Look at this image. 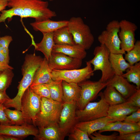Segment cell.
I'll use <instances>...</instances> for the list:
<instances>
[{
  "label": "cell",
  "mask_w": 140,
  "mask_h": 140,
  "mask_svg": "<svg viewBox=\"0 0 140 140\" xmlns=\"http://www.w3.org/2000/svg\"><path fill=\"white\" fill-rule=\"evenodd\" d=\"M8 6H16L23 10L22 18H33L36 21L50 19L57 16L55 12L48 8L47 1L42 0H8Z\"/></svg>",
  "instance_id": "obj_1"
},
{
  "label": "cell",
  "mask_w": 140,
  "mask_h": 140,
  "mask_svg": "<svg viewBox=\"0 0 140 140\" xmlns=\"http://www.w3.org/2000/svg\"><path fill=\"white\" fill-rule=\"evenodd\" d=\"M43 59L40 56L36 55L35 53L26 55L21 68L23 77L17 87V94L12 99L13 101L15 103H20L23 94L32 84L35 72Z\"/></svg>",
  "instance_id": "obj_2"
},
{
  "label": "cell",
  "mask_w": 140,
  "mask_h": 140,
  "mask_svg": "<svg viewBox=\"0 0 140 140\" xmlns=\"http://www.w3.org/2000/svg\"><path fill=\"white\" fill-rule=\"evenodd\" d=\"M40 110L36 116L35 125L38 128L58 124L63 102L41 97Z\"/></svg>",
  "instance_id": "obj_3"
},
{
  "label": "cell",
  "mask_w": 140,
  "mask_h": 140,
  "mask_svg": "<svg viewBox=\"0 0 140 140\" xmlns=\"http://www.w3.org/2000/svg\"><path fill=\"white\" fill-rule=\"evenodd\" d=\"M75 45L86 50L90 48L94 41V37L88 25L80 17H72L67 26Z\"/></svg>",
  "instance_id": "obj_4"
},
{
  "label": "cell",
  "mask_w": 140,
  "mask_h": 140,
  "mask_svg": "<svg viewBox=\"0 0 140 140\" xmlns=\"http://www.w3.org/2000/svg\"><path fill=\"white\" fill-rule=\"evenodd\" d=\"M110 52L108 48L103 44L95 47L93 54L94 57L89 61L94 66V71L100 70L102 75L99 80L106 82L111 79L115 74L112 68L109 59Z\"/></svg>",
  "instance_id": "obj_5"
},
{
  "label": "cell",
  "mask_w": 140,
  "mask_h": 140,
  "mask_svg": "<svg viewBox=\"0 0 140 140\" xmlns=\"http://www.w3.org/2000/svg\"><path fill=\"white\" fill-rule=\"evenodd\" d=\"M94 71L89 61L86 62V66L82 68L70 70L52 69L51 76L53 81L64 80L68 82L80 83L88 80L93 76Z\"/></svg>",
  "instance_id": "obj_6"
},
{
  "label": "cell",
  "mask_w": 140,
  "mask_h": 140,
  "mask_svg": "<svg viewBox=\"0 0 140 140\" xmlns=\"http://www.w3.org/2000/svg\"><path fill=\"white\" fill-rule=\"evenodd\" d=\"M119 22L113 20L107 25L106 30L102 32L98 37L101 44L104 45L110 53L124 54L125 52L121 48V41L118 36Z\"/></svg>",
  "instance_id": "obj_7"
},
{
  "label": "cell",
  "mask_w": 140,
  "mask_h": 140,
  "mask_svg": "<svg viewBox=\"0 0 140 140\" xmlns=\"http://www.w3.org/2000/svg\"><path fill=\"white\" fill-rule=\"evenodd\" d=\"M98 95L100 97L98 102H89L82 110H76V114L79 122L89 121L107 116L109 106L104 98L102 92Z\"/></svg>",
  "instance_id": "obj_8"
},
{
  "label": "cell",
  "mask_w": 140,
  "mask_h": 140,
  "mask_svg": "<svg viewBox=\"0 0 140 140\" xmlns=\"http://www.w3.org/2000/svg\"><path fill=\"white\" fill-rule=\"evenodd\" d=\"M76 102H63L58 123L60 131L64 139L79 122L76 116Z\"/></svg>",
  "instance_id": "obj_9"
},
{
  "label": "cell",
  "mask_w": 140,
  "mask_h": 140,
  "mask_svg": "<svg viewBox=\"0 0 140 140\" xmlns=\"http://www.w3.org/2000/svg\"><path fill=\"white\" fill-rule=\"evenodd\" d=\"M108 82L87 80L78 83L81 88L80 97L76 102L77 108L82 110L87 104L95 99L99 93L108 85Z\"/></svg>",
  "instance_id": "obj_10"
},
{
  "label": "cell",
  "mask_w": 140,
  "mask_h": 140,
  "mask_svg": "<svg viewBox=\"0 0 140 140\" xmlns=\"http://www.w3.org/2000/svg\"><path fill=\"white\" fill-rule=\"evenodd\" d=\"M41 98L29 87L24 92L21 99L20 111L23 116L27 122H32L35 126L36 117L41 107Z\"/></svg>",
  "instance_id": "obj_11"
},
{
  "label": "cell",
  "mask_w": 140,
  "mask_h": 140,
  "mask_svg": "<svg viewBox=\"0 0 140 140\" xmlns=\"http://www.w3.org/2000/svg\"><path fill=\"white\" fill-rule=\"evenodd\" d=\"M118 36L121 41V49L127 52L134 47L135 43V32L137 27L135 24L123 19L119 22Z\"/></svg>",
  "instance_id": "obj_12"
},
{
  "label": "cell",
  "mask_w": 140,
  "mask_h": 140,
  "mask_svg": "<svg viewBox=\"0 0 140 140\" xmlns=\"http://www.w3.org/2000/svg\"><path fill=\"white\" fill-rule=\"evenodd\" d=\"M48 61L51 71L70 70L80 67L82 60L72 58L60 53L52 52Z\"/></svg>",
  "instance_id": "obj_13"
},
{
  "label": "cell",
  "mask_w": 140,
  "mask_h": 140,
  "mask_svg": "<svg viewBox=\"0 0 140 140\" xmlns=\"http://www.w3.org/2000/svg\"><path fill=\"white\" fill-rule=\"evenodd\" d=\"M39 130L33 125L26 123L21 125L0 124V135L11 136L23 139L29 135L36 137Z\"/></svg>",
  "instance_id": "obj_14"
},
{
  "label": "cell",
  "mask_w": 140,
  "mask_h": 140,
  "mask_svg": "<svg viewBox=\"0 0 140 140\" xmlns=\"http://www.w3.org/2000/svg\"><path fill=\"white\" fill-rule=\"evenodd\" d=\"M107 82L108 85L114 87L126 99L137 90L136 86L131 84L122 75H115L111 79Z\"/></svg>",
  "instance_id": "obj_15"
},
{
  "label": "cell",
  "mask_w": 140,
  "mask_h": 140,
  "mask_svg": "<svg viewBox=\"0 0 140 140\" xmlns=\"http://www.w3.org/2000/svg\"><path fill=\"white\" fill-rule=\"evenodd\" d=\"M139 108L130 104L126 101L117 104L109 106L107 116L116 121H123L127 116L136 111Z\"/></svg>",
  "instance_id": "obj_16"
},
{
  "label": "cell",
  "mask_w": 140,
  "mask_h": 140,
  "mask_svg": "<svg viewBox=\"0 0 140 140\" xmlns=\"http://www.w3.org/2000/svg\"><path fill=\"white\" fill-rule=\"evenodd\" d=\"M115 121L107 116L92 120L79 122L75 127L86 131L89 135L101 129L108 123Z\"/></svg>",
  "instance_id": "obj_17"
},
{
  "label": "cell",
  "mask_w": 140,
  "mask_h": 140,
  "mask_svg": "<svg viewBox=\"0 0 140 140\" xmlns=\"http://www.w3.org/2000/svg\"><path fill=\"white\" fill-rule=\"evenodd\" d=\"M68 20L54 21L50 19L31 23L30 25L34 30L40 31L42 33L53 32L58 29L67 26Z\"/></svg>",
  "instance_id": "obj_18"
},
{
  "label": "cell",
  "mask_w": 140,
  "mask_h": 140,
  "mask_svg": "<svg viewBox=\"0 0 140 140\" xmlns=\"http://www.w3.org/2000/svg\"><path fill=\"white\" fill-rule=\"evenodd\" d=\"M86 50L78 45L55 44L52 52L60 53L69 57L83 60L86 57Z\"/></svg>",
  "instance_id": "obj_19"
},
{
  "label": "cell",
  "mask_w": 140,
  "mask_h": 140,
  "mask_svg": "<svg viewBox=\"0 0 140 140\" xmlns=\"http://www.w3.org/2000/svg\"><path fill=\"white\" fill-rule=\"evenodd\" d=\"M51 71L48 61L45 58L34 74L31 85L39 84H47L53 80L51 76Z\"/></svg>",
  "instance_id": "obj_20"
},
{
  "label": "cell",
  "mask_w": 140,
  "mask_h": 140,
  "mask_svg": "<svg viewBox=\"0 0 140 140\" xmlns=\"http://www.w3.org/2000/svg\"><path fill=\"white\" fill-rule=\"evenodd\" d=\"M62 85L63 102H76L80 97L81 90L78 83L62 80Z\"/></svg>",
  "instance_id": "obj_21"
},
{
  "label": "cell",
  "mask_w": 140,
  "mask_h": 140,
  "mask_svg": "<svg viewBox=\"0 0 140 140\" xmlns=\"http://www.w3.org/2000/svg\"><path fill=\"white\" fill-rule=\"evenodd\" d=\"M39 133L34 139L38 140H63L58 124L38 128Z\"/></svg>",
  "instance_id": "obj_22"
},
{
  "label": "cell",
  "mask_w": 140,
  "mask_h": 140,
  "mask_svg": "<svg viewBox=\"0 0 140 140\" xmlns=\"http://www.w3.org/2000/svg\"><path fill=\"white\" fill-rule=\"evenodd\" d=\"M42 33L43 37L42 40L39 43H36L34 47L36 50L42 52L48 61L55 44L53 39V32Z\"/></svg>",
  "instance_id": "obj_23"
},
{
  "label": "cell",
  "mask_w": 140,
  "mask_h": 140,
  "mask_svg": "<svg viewBox=\"0 0 140 140\" xmlns=\"http://www.w3.org/2000/svg\"><path fill=\"white\" fill-rule=\"evenodd\" d=\"M109 59L112 69L115 75H122L123 72L130 66L126 61L122 54L110 53Z\"/></svg>",
  "instance_id": "obj_24"
},
{
  "label": "cell",
  "mask_w": 140,
  "mask_h": 140,
  "mask_svg": "<svg viewBox=\"0 0 140 140\" xmlns=\"http://www.w3.org/2000/svg\"><path fill=\"white\" fill-rule=\"evenodd\" d=\"M53 39L56 44L75 45L67 26L61 27L53 32Z\"/></svg>",
  "instance_id": "obj_25"
},
{
  "label": "cell",
  "mask_w": 140,
  "mask_h": 140,
  "mask_svg": "<svg viewBox=\"0 0 140 140\" xmlns=\"http://www.w3.org/2000/svg\"><path fill=\"white\" fill-rule=\"evenodd\" d=\"M103 92V95L106 102L109 106H113L126 101L124 98L114 87L108 85Z\"/></svg>",
  "instance_id": "obj_26"
},
{
  "label": "cell",
  "mask_w": 140,
  "mask_h": 140,
  "mask_svg": "<svg viewBox=\"0 0 140 140\" xmlns=\"http://www.w3.org/2000/svg\"><path fill=\"white\" fill-rule=\"evenodd\" d=\"M129 70L122 76L129 82H132L136 85L137 89L140 88V62L131 65Z\"/></svg>",
  "instance_id": "obj_27"
},
{
  "label": "cell",
  "mask_w": 140,
  "mask_h": 140,
  "mask_svg": "<svg viewBox=\"0 0 140 140\" xmlns=\"http://www.w3.org/2000/svg\"><path fill=\"white\" fill-rule=\"evenodd\" d=\"M62 81L52 80L49 83L46 84L50 92V99L61 102H63Z\"/></svg>",
  "instance_id": "obj_28"
},
{
  "label": "cell",
  "mask_w": 140,
  "mask_h": 140,
  "mask_svg": "<svg viewBox=\"0 0 140 140\" xmlns=\"http://www.w3.org/2000/svg\"><path fill=\"white\" fill-rule=\"evenodd\" d=\"M4 111L11 125H21L27 123L21 111L16 109L12 110L6 108Z\"/></svg>",
  "instance_id": "obj_29"
},
{
  "label": "cell",
  "mask_w": 140,
  "mask_h": 140,
  "mask_svg": "<svg viewBox=\"0 0 140 140\" xmlns=\"http://www.w3.org/2000/svg\"><path fill=\"white\" fill-rule=\"evenodd\" d=\"M125 54L124 59L131 66L140 62V41L138 40L135 43L134 47L127 52Z\"/></svg>",
  "instance_id": "obj_30"
},
{
  "label": "cell",
  "mask_w": 140,
  "mask_h": 140,
  "mask_svg": "<svg viewBox=\"0 0 140 140\" xmlns=\"http://www.w3.org/2000/svg\"><path fill=\"white\" fill-rule=\"evenodd\" d=\"M12 70L7 69L0 72V90L6 91L11 85L14 75Z\"/></svg>",
  "instance_id": "obj_31"
},
{
  "label": "cell",
  "mask_w": 140,
  "mask_h": 140,
  "mask_svg": "<svg viewBox=\"0 0 140 140\" xmlns=\"http://www.w3.org/2000/svg\"><path fill=\"white\" fill-rule=\"evenodd\" d=\"M1 12L0 23L4 22L7 19H10L15 16H19L22 18L23 10L18 6H13L8 10H4Z\"/></svg>",
  "instance_id": "obj_32"
},
{
  "label": "cell",
  "mask_w": 140,
  "mask_h": 140,
  "mask_svg": "<svg viewBox=\"0 0 140 140\" xmlns=\"http://www.w3.org/2000/svg\"><path fill=\"white\" fill-rule=\"evenodd\" d=\"M140 131V122L134 123L122 121L121 127L118 131L119 135Z\"/></svg>",
  "instance_id": "obj_33"
},
{
  "label": "cell",
  "mask_w": 140,
  "mask_h": 140,
  "mask_svg": "<svg viewBox=\"0 0 140 140\" xmlns=\"http://www.w3.org/2000/svg\"><path fill=\"white\" fill-rule=\"evenodd\" d=\"M29 87L34 93L41 97L51 98L49 90L46 84L31 85Z\"/></svg>",
  "instance_id": "obj_34"
},
{
  "label": "cell",
  "mask_w": 140,
  "mask_h": 140,
  "mask_svg": "<svg viewBox=\"0 0 140 140\" xmlns=\"http://www.w3.org/2000/svg\"><path fill=\"white\" fill-rule=\"evenodd\" d=\"M69 140H90L87 132L74 127L68 135Z\"/></svg>",
  "instance_id": "obj_35"
},
{
  "label": "cell",
  "mask_w": 140,
  "mask_h": 140,
  "mask_svg": "<svg viewBox=\"0 0 140 140\" xmlns=\"http://www.w3.org/2000/svg\"><path fill=\"white\" fill-rule=\"evenodd\" d=\"M117 135V134L115 133L109 135H104L95 131L89 136L92 140H116Z\"/></svg>",
  "instance_id": "obj_36"
},
{
  "label": "cell",
  "mask_w": 140,
  "mask_h": 140,
  "mask_svg": "<svg viewBox=\"0 0 140 140\" xmlns=\"http://www.w3.org/2000/svg\"><path fill=\"white\" fill-rule=\"evenodd\" d=\"M122 124V121H116L107 124L102 129L99 130V132L115 131L118 132L121 128Z\"/></svg>",
  "instance_id": "obj_37"
},
{
  "label": "cell",
  "mask_w": 140,
  "mask_h": 140,
  "mask_svg": "<svg viewBox=\"0 0 140 140\" xmlns=\"http://www.w3.org/2000/svg\"><path fill=\"white\" fill-rule=\"evenodd\" d=\"M13 39L11 36H5L0 38V45L3 53L7 56L9 57V47Z\"/></svg>",
  "instance_id": "obj_38"
},
{
  "label": "cell",
  "mask_w": 140,
  "mask_h": 140,
  "mask_svg": "<svg viewBox=\"0 0 140 140\" xmlns=\"http://www.w3.org/2000/svg\"><path fill=\"white\" fill-rule=\"evenodd\" d=\"M126 101L130 104L140 108V89L136 91L126 99Z\"/></svg>",
  "instance_id": "obj_39"
},
{
  "label": "cell",
  "mask_w": 140,
  "mask_h": 140,
  "mask_svg": "<svg viewBox=\"0 0 140 140\" xmlns=\"http://www.w3.org/2000/svg\"><path fill=\"white\" fill-rule=\"evenodd\" d=\"M140 131L118 135L116 140H140Z\"/></svg>",
  "instance_id": "obj_40"
},
{
  "label": "cell",
  "mask_w": 140,
  "mask_h": 140,
  "mask_svg": "<svg viewBox=\"0 0 140 140\" xmlns=\"http://www.w3.org/2000/svg\"><path fill=\"white\" fill-rule=\"evenodd\" d=\"M123 121L134 123L140 122V108L127 116Z\"/></svg>",
  "instance_id": "obj_41"
},
{
  "label": "cell",
  "mask_w": 140,
  "mask_h": 140,
  "mask_svg": "<svg viewBox=\"0 0 140 140\" xmlns=\"http://www.w3.org/2000/svg\"><path fill=\"white\" fill-rule=\"evenodd\" d=\"M6 108L3 103L0 104V124L3 125H11L10 121L7 117L4 111Z\"/></svg>",
  "instance_id": "obj_42"
},
{
  "label": "cell",
  "mask_w": 140,
  "mask_h": 140,
  "mask_svg": "<svg viewBox=\"0 0 140 140\" xmlns=\"http://www.w3.org/2000/svg\"><path fill=\"white\" fill-rule=\"evenodd\" d=\"M9 57L6 56L3 53L0 46V62L4 64L9 65Z\"/></svg>",
  "instance_id": "obj_43"
},
{
  "label": "cell",
  "mask_w": 140,
  "mask_h": 140,
  "mask_svg": "<svg viewBox=\"0 0 140 140\" xmlns=\"http://www.w3.org/2000/svg\"><path fill=\"white\" fill-rule=\"evenodd\" d=\"M10 99L6 94V91L0 90V104H3Z\"/></svg>",
  "instance_id": "obj_44"
},
{
  "label": "cell",
  "mask_w": 140,
  "mask_h": 140,
  "mask_svg": "<svg viewBox=\"0 0 140 140\" xmlns=\"http://www.w3.org/2000/svg\"><path fill=\"white\" fill-rule=\"evenodd\" d=\"M22 139L20 138L12 136L0 135V140H20Z\"/></svg>",
  "instance_id": "obj_45"
},
{
  "label": "cell",
  "mask_w": 140,
  "mask_h": 140,
  "mask_svg": "<svg viewBox=\"0 0 140 140\" xmlns=\"http://www.w3.org/2000/svg\"><path fill=\"white\" fill-rule=\"evenodd\" d=\"M8 0H0V11L4 10L8 6Z\"/></svg>",
  "instance_id": "obj_46"
},
{
  "label": "cell",
  "mask_w": 140,
  "mask_h": 140,
  "mask_svg": "<svg viewBox=\"0 0 140 140\" xmlns=\"http://www.w3.org/2000/svg\"><path fill=\"white\" fill-rule=\"evenodd\" d=\"M7 69H13V68L9 65H5L0 62V72Z\"/></svg>",
  "instance_id": "obj_47"
},
{
  "label": "cell",
  "mask_w": 140,
  "mask_h": 140,
  "mask_svg": "<svg viewBox=\"0 0 140 140\" xmlns=\"http://www.w3.org/2000/svg\"><path fill=\"white\" fill-rule=\"evenodd\" d=\"M50 1H53V0H49Z\"/></svg>",
  "instance_id": "obj_48"
},
{
  "label": "cell",
  "mask_w": 140,
  "mask_h": 140,
  "mask_svg": "<svg viewBox=\"0 0 140 140\" xmlns=\"http://www.w3.org/2000/svg\"><path fill=\"white\" fill-rule=\"evenodd\" d=\"M1 37H0V38Z\"/></svg>",
  "instance_id": "obj_49"
}]
</instances>
